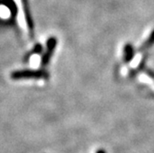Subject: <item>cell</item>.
I'll return each mask as SVG.
<instances>
[{"label": "cell", "instance_id": "obj_5", "mask_svg": "<svg viewBox=\"0 0 154 153\" xmlns=\"http://www.w3.org/2000/svg\"><path fill=\"white\" fill-rule=\"evenodd\" d=\"M4 4L12 11V13H14V15L17 13V8L15 6V3H14L13 0H4Z\"/></svg>", "mask_w": 154, "mask_h": 153}, {"label": "cell", "instance_id": "obj_3", "mask_svg": "<svg viewBox=\"0 0 154 153\" xmlns=\"http://www.w3.org/2000/svg\"><path fill=\"white\" fill-rule=\"evenodd\" d=\"M21 4H22V9H23V12H24L26 24L28 26V30H29V32H30L31 36H32L33 32H34V24H33L32 17L31 15L29 1H28V0H21Z\"/></svg>", "mask_w": 154, "mask_h": 153}, {"label": "cell", "instance_id": "obj_4", "mask_svg": "<svg viewBox=\"0 0 154 153\" xmlns=\"http://www.w3.org/2000/svg\"><path fill=\"white\" fill-rule=\"evenodd\" d=\"M154 44V31L151 32V34H150V36L149 37V39L147 40V41H145V44L141 46V48H140V51H143V50H145L146 48H148L149 46H150V45H152Z\"/></svg>", "mask_w": 154, "mask_h": 153}, {"label": "cell", "instance_id": "obj_1", "mask_svg": "<svg viewBox=\"0 0 154 153\" xmlns=\"http://www.w3.org/2000/svg\"><path fill=\"white\" fill-rule=\"evenodd\" d=\"M10 78L13 80L20 79H41L48 78L49 74L45 70H32V69H24V70H16L10 74Z\"/></svg>", "mask_w": 154, "mask_h": 153}, {"label": "cell", "instance_id": "obj_2", "mask_svg": "<svg viewBox=\"0 0 154 153\" xmlns=\"http://www.w3.org/2000/svg\"><path fill=\"white\" fill-rule=\"evenodd\" d=\"M57 41L54 37H51L47 40V43H46V51L44 54V57H42V66H45L48 65V63L50 62L51 58H52V55L54 52V49L57 47Z\"/></svg>", "mask_w": 154, "mask_h": 153}, {"label": "cell", "instance_id": "obj_6", "mask_svg": "<svg viewBox=\"0 0 154 153\" xmlns=\"http://www.w3.org/2000/svg\"><path fill=\"white\" fill-rule=\"evenodd\" d=\"M133 55V50L130 45H127L125 48V60H130Z\"/></svg>", "mask_w": 154, "mask_h": 153}, {"label": "cell", "instance_id": "obj_7", "mask_svg": "<svg viewBox=\"0 0 154 153\" xmlns=\"http://www.w3.org/2000/svg\"><path fill=\"white\" fill-rule=\"evenodd\" d=\"M97 153H105V151L103 149H99V150L97 151Z\"/></svg>", "mask_w": 154, "mask_h": 153}]
</instances>
